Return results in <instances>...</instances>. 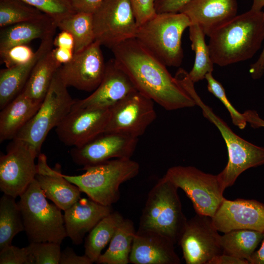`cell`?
Instances as JSON below:
<instances>
[{"label": "cell", "instance_id": "cell-21", "mask_svg": "<svg viewBox=\"0 0 264 264\" xmlns=\"http://www.w3.org/2000/svg\"><path fill=\"white\" fill-rule=\"evenodd\" d=\"M112 211L111 206L101 204L89 198H81L65 211L64 220L67 236L73 243L81 244L86 234Z\"/></svg>", "mask_w": 264, "mask_h": 264}, {"label": "cell", "instance_id": "cell-35", "mask_svg": "<svg viewBox=\"0 0 264 264\" xmlns=\"http://www.w3.org/2000/svg\"><path fill=\"white\" fill-rule=\"evenodd\" d=\"M205 79L207 80L208 91L224 105L230 113L233 124L240 129H244L247 123L244 114L239 112L232 105L221 84L214 78L212 73H208Z\"/></svg>", "mask_w": 264, "mask_h": 264}, {"label": "cell", "instance_id": "cell-6", "mask_svg": "<svg viewBox=\"0 0 264 264\" xmlns=\"http://www.w3.org/2000/svg\"><path fill=\"white\" fill-rule=\"evenodd\" d=\"M191 24L181 12L156 13L138 26L136 39L166 66L178 67L184 57L182 36Z\"/></svg>", "mask_w": 264, "mask_h": 264}, {"label": "cell", "instance_id": "cell-19", "mask_svg": "<svg viewBox=\"0 0 264 264\" xmlns=\"http://www.w3.org/2000/svg\"><path fill=\"white\" fill-rule=\"evenodd\" d=\"M133 264H179L175 244L165 236L153 231L137 230L129 257Z\"/></svg>", "mask_w": 264, "mask_h": 264}, {"label": "cell", "instance_id": "cell-4", "mask_svg": "<svg viewBox=\"0 0 264 264\" xmlns=\"http://www.w3.org/2000/svg\"><path fill=\"white\" fill-rule=\"evenodd\" d=\"M80 175H63L88 198L106 206H111L120 198L119 187L135 177L140 166L131 158H115L96 165L84 167Z\"/></svg>", "mask_w": 264, "mask_h": 264}, {"label": "cell", "instance_id": "cell-42", "mask_svg": "<svg viewBox=\"0 0 264 264\" xmlns=\"http://www.w3.org/2000/svg\"><path fill=\"white\" fill-rule=\"evenodd\" d=\"M104 0H71L72 5L76 12L93 14Z\"/></svg>", "mask_w": 264, "mask_h": 264}, {"label": "cell", "instance_id": "cell-47", "mask_svg": "<svg viewBox=\"0 0 264 264\" xmlns=\"http://www.w3.org/2000/svg\"><path fill=\"white\" fill-rule=\"evenodd\" d=\"M247 122L254 129L264 128V120L261 118L258 113L253 110H247L243 113Z\"/></svg>", "mask_w": 264, "mask_h": 264}, {"label": "cell", "instance_id": "cell-5", "mask_svg": "<svg viewBox=\"0 0 264 264\" xmlns=\"http://www.w3.org/2000/svg\"><path fill=\"white\" fill-rule=\"evenodd\" d=\"M184 88L196 105L201 108L203 116L218 128L225 142L228 162L223 170L217 175L224 190L233 185L245 170L264 164V147L253 144L236 134L225 121L202 101L193 82L186 83Z\"/></svg>", "mask_w": 264, "mask_h": 264}, {"label": "cell", "instance_id": "cell-9", "mask_svg": "<svg viewBox=\"0 0 264 264\" xmlns=\"http://www.w3.org/2000/svg\"><path fill=\"white\" fill-rule=\"evenodd\" d=\"M164 176L185 193L196 214L212 217L224 198L217 175L193 166H176L169 168Z\"/></svg>", "mask_w": 264, "mask_h": 264}, {"label": "cell", "instance_id": "cell-3", "mask_svg": "<svg viewBox=\"0 0 264 264\" xmlns=\"http://www.w3.org/2000/svg\"><path fill=\"white\" fill-rule=\"evenodd\" d=\"M177 189L165 176L158 181L148 193L137 230L157 232L178 243L187 219Z\"/></svg>", "mask_w": 264, "mask_h": 264}, {"label": "cell", "instance_id": "cell-27", "mask_svg": "<svg viewBox=\"0 0 264 264\" xmlns=\"http://www.w3.org/2000/svg\"><path fill=\"white\" fill-rule=\"evenodd\" d=\"M133 221L124 219L110 242L108 248L101 254L99 264H128L136 233Z\"/></svg>", "mask_w": 264, "mask_h": 264}, {"label": "cell", "instance_id": "cell-45", "mask_svg": "<svg viewBox=\"0 0 264 264\" xmlns=\"http://www.w3.org/2000/svg\"><path fill=\"white\" fill-rule=\"evenodd\" d=\"M51 52L54 59L61 65L70 62L74 54V50L63 47L52 48Z\"/></svg>", "mask_w": 264, "mask_h": 264}, {"label": "cell", "instance_id": "cell-39", "mask_svg": "<svg viewBox=\"0 0 264 264\" xmlns=\"http://www.w3.org/2000/svg\"><path fill=\"white\" fill-rule=\"evenodd\" d=\"M133 9L139 26L156 14L155 0H129Z\"/></svg>", "mask_w": 264, "mask_h": 264}, {"label": "cell", "instance_id": "cell-7", "mask_svg": "<svg viewBox=\"0 0 264 264\" xmlns=\"http://www.w3.org/2000/svg\"><path fill=\"white\" fill-rule=\"evenodd\" d=\"M18 202L24 231L31 242L61 244L67 237L61 209L49 203L35 178L20 196Z\"/></svg>", "mask_w": 264, "mask_h": 264}, {"label": "cell", "instance_id": "cell-14", "mask_svg": "<svg viewBox=\"0 0 264 264\" xmlns=\"http://www.w3.org/2000/svg\"><path fill=\"white\" fill-rule=\"evenodd\" d=\"M101 46L100 43L95 41L85 49L74 53L70 62L58 68L57 73L67 87L90 92L98 87L106 66Z\"/></svg>", "mask_w": 264, "mask_h": 264}, {"label": "cell", "instance_id": "cell-18", "mask_svg": "<svg viewBox=\"0 0 264 264\" xmlns=\"http://www.w3.org/2000/svg\"><path fill=\"white\" fill-rule=\"evenodd\" d=\"M136 91L129 77L113 58L106 63L105 74L98 87L87 97L75 100L72 109L111 108Z\"/></svg>", "mask_w": 264, "mask_h": 264}, {"label": "cell", "instance_id": "cell-30", "mask_svg": "<svg viewBox=\"0 0 264 264\" xmlns=\"http://www.w3.org/2000/svg\"><path fill=\"white\" fill-rule=\"evenodd\" d=\"M15 198L3 194L0 199V250L12 244L14 237L24 230L20 209Z\"/></svg>", "mask_w": 264, "mask_h": 264}, {"label": "cell", "instance_id": "cell-13", "mask_svg": "<svg viewBox=\"0 0 264 264\" xmlns=\"http://www.w3.org/2000/svg\"><path fill=\"white\" fill-rule=\"evenodd\" d=\"M209 216L198 214L187 220L178 244L187 264H208L222 253L220 235Z\"/></svg>", "mask_w": 264, "mask_h": 264}, {"label": "cell", "instance_id": "cell-12", "mask_svg": "<svg viewBox=\"0 0 264 264\" xmlns=\"http://www.w3.org/2000/svg\"><path fill=\"white\" fill-rule=\"evenodd\" d=\"M156 117L154 101L136 91L110 108V117L104 132L138 138L144 133Z\"/></svg>", "mask_w": 264, "mask_h": 264}, {"label": "cell", "instance_id": "cell-32", "mask_svg": "<svg viewBox=\"0 0 264 264\" xmlns=\"http://www.w3.org/2000/svg\"><path fill=\"white\" fill-rule=\"evenodd\" d=\"M189 31L191 48L195 57L193 66L188 74L195 83L205 79L208 73H212L214 64L211 58L208 45L205 41L206 35L200 27L197 24L192 23Z\"/></svg>", "mask_w": 264, "mask_h": 264}, {"label": "cell", "instance_id": "cell-31", "mask_svg": "<svg viewBox=\"0 0 264 264\" xmlns=\"http://www.w3.org/2000/svg\"><path fill=\"white\" fill-rule=\"evenodd\" d=\"M57 26L73 36L74 53L85 49L95 41L92 14L76 12L59 22Z\"/></svg>", "mask_w": 264, "mask_h": 264}, {"label": "cell", "instance_id": "cell-46", "mask_svg": "<svg viewBox=\"0 0 264 264\" xmlns=\"http://www.w3.org/2000/svg\"><path fill=\"white\" fill-rule=\"evenodd\" d=\"M249 71L254 79L260 78L264 74V46L258 59L250 65Z\"/></svg>", "mask_w": 264, "mask_h": 264}, {"label": "cell", "instance_id": "cell-23", "mask_svg": "<svg viewBox=\"0 0 264 264\" xmlns=\"http://www.w3.org/2000/svg\"><path fill=\"white\" fill-rule=\"evenodd\" d=\"M54 36L43 40L32 59L27 63L0 71V109L2 110L20 94L39 59L53 48Z\"/></svg>", "mask_w": 264, "mask_h": 264}, {"label": "cell", "instance_id": "cell-33", "mask_svg": "<svg viewBox=\"0 0 264 264\" xmlns=\"http://www.w3.org/2000/svg\"><path fill=\"white\" fill-rule=\"evenodd\" d=\"M45 14L22 0H0V28L39 18Z\"/></svg>", "mask_w": 264, "mask_h": 264}, {"label": "cell", "instance_id": "cell-48", "mask_svg": "<svg viewBox=\"0 0 264 264\" xmlns=\"http://www.w3.org/2000/svg\"><path fill=\"white\" fill-rule=\"evenodd\" d=\"M260 248L251 255L249 264H264V232Z\"/></svg>", "mask_w": 264, "mask_h": 264}, {"label": "cell", "instance_id": "cell-11", "mask_svg": "<svg viewBox=\"0 0 264 264\" xmlns=\"http://www.w3.org/2000/svg\"><path fill=\"white\" fill-rule=\"evenodd\" d=\"M39 154L29 144L13 139L5 154L0 157V190L15 198L24 192L35 178Z\"/></svg>", "mask_w": 264, "mask_h": 264}, {"label": "cell", "instance_id": "cell-17", "mask_svg": "<svg viewBox=\"0 0 264 264\" xmlns=\"http://www.w3.org/2000/svg\"><path fill=\"white\" fill-rule=\"evenodd\" d=\"M212 218L219 232L250 229L264 232V204L255 199L224 198Z\"/></svg>", "mask_w": 264, "mask_h": 264}, {"label": "cell", "instance_id": "cell-44", "mask_svg": "<svg viewBox=\"0 0 264 264\" xmlns=\"http://www.w3.org/2000/svg\"><path fill=\"white\" fill-rule=\"evenodd\" d=\"M208 264H249L247 260L222 253L213 258Z\"/></svg>", "mask_w": 264, "mask_h": 264}, {"label": "cell", "instance_id": "cell-29", "mask_svg": "<svg viewBox=\"0 0 264 264\" xmlns=\"http://www.w3.org/2000/svg\"><path fill=\"white\" fill-rule=\"evenodd\" d=\"M264 232L238 229L224 233L220 236V243L222 253L248 261L259 244L262 242Z\"/></svg>", "mask_w": 264, "mask_h": 264}, {"label": "cell", "instance_id": "cell-1", "mask_svg": "<svg viewBox=\"0 0 264 264\" xmlns=\"http://www.w3.org/2000/svg\"><path fill=\"white\" fill-rule=\"evenodd\" d=\"M117 65L129 77L136 90L166 110L196 105L166 66L136 38L111 49Z\"/></svg>", "mask_w": 264, "mask_h": 264}, {"label": "cell", "instance_id": "cell-15", "mask_svg": "<svg viewBox=\"0 0 264 264\" xmlns=\"http://www.w3.org/2000/svg\"><path fill=\"white\" fill-rule=\"evenodd\" d=\"M110 115V108L72 109L55 131L65 145L79 147L104 132Z\"/></svg>", "mask_w": 264, "mask_h": 264}, {"label": "cell", "instance_id": "cell-22", "mask_svg": "<svg viewBox=\"0 0 264 264\" xmlns=\"http://www.w3.org/2000/svg\"><path fill=\"white\" fill-rule=\"evenodd\" d=\"M38 159L36 179L46 198L65 211L81 198V191L62 174L50 168L44 154L41 153Z\"/></svg>", "mask_w": 264, "mask_h": 264}, {"label": "cell", "instance_id": "cell-16", "mask_svg": "<svg viewBox=\"0 0 264 264\" xmlns=\"http://www.w3.org/2000/svg\"><path fill=\"white\" fill-rule=\"evenodd\" d=\"M138 138L117 133L103 132L70 151L73 161L83 167L100 164L113 158H131Z\"/></svg>", "mask_w": 264, "mask_h": 264}, {"label": "cell", "instance_id": "cell-2", "mask_svg": "<svg viewBox=\"0 0 264 264\" xmlns=\"http://www.w3.org/2000/svg\"><path fill=\"white\" fill-rule=\"evenodd\" d=\"M214 64L224 66L252 58L264 40V13L252 9L236 16L208 36Z\"/></svg>", "mask_w": 264, "mask_h": 264}, {"label": "cell", "instance_id": "cell-26", "mask_svg": "<svg viewBox=\"0 0 264 264\" xmlns=\"http://www.w3.org/2000/svg\"><path fill=\"white\" fill-rule=\"evenodd\" d=\"M51 50L37 62L22 91L27 96L40 102L44 100L55 74L62 66L54 59Z\"/></svg>", "mask_w": 264, "mask_h": 264}, {"label": "cell", "instance_id": "cell-49", "mask_svg": "<svg viewBox=\"0 0 264 264\" xmlns=\"http://www.w3.org/2000/svg\"><path fill=\"white\" fill-rule=\"evenodd\" d=\"M264 8V0H253L251 9L262 11Z\"/></svg>", "mask_w": 264, "mask_h": 264}, {"label": "cell", "instance_id": "cell-28", "mask_svg": "<svg viewBox=\"0 0 264 264\" xmlns=\"http://www.w3.org/2000/svg\"><path fill=\"white\" fill-rule=\"evenodd\" d=\"M124 219L120 213L113 211L89 231L85 240V255L92 263L97 262L102 250L110 242Z\"/></svg>", "mask_w": 264, "mask_h": 264}, {"label": "cell", "instance_id": "cell-40", "mask_svg": "<svg viewBox=\"0 0 264 264\" xmlns=\"http://www.w3.org/2000/svg\"><path fill=\"white\" fill-rule=\"evenodd\" d=\"M191 0H155L156 13H178Z\"/></svg>", "mask_w": 264, "mask_h": 264}, {"label": "cell", "instance_id": "cell-10", "mask_svg": "<svg viewBox=\"0 0 264 264\" xmlns=\"http://www.w3.org/2000/svg\"><path fill=\"white\" fill-rule=\"evenodd\" d=\"M95 41L111 50L136 38L138 26L129 0H104L93 14Z\"/></svg>", "mask_w": 264, "mask_h": 264}, {"label": "cell", "instance_id": "cell-38", "mask_svg": "<svg viewBox=\"0 0 264 264\" xmlns=\"http://www.w3.org/2000/svg\"><path fill=\"white\" fill-rule=\"evenodd\" d=\"M0 264H34L29 246L19 248L11 244L0 249Z\"/></svg>", "mask_w": 264, "mask_h": 264}, {"label": "cell", "instance_id": "cell-25", "mask_svg": "<svg viewBox=\"0 0 264 264\" xmlns=\"http://www.w3.org/2000/svg\"><path fill=\"white\" fill-rule=\"evenodd\" d=\"M42 102L22 92L3 108L0 113V141L13 139L35 114Z\"/></svg>", "mask_w": 264, "mask_h": 264}, {"label": "cell", "instance_id": "cell-24", "mask_svg": "<svg viewBox=\"0 0 264 264\" xmlns=\"http://www.w3.org/2000/svg\"><path fill=\"white\" fill-rule=\"evenodd\" d=\"M56 22L48 15L15 23L0 30V51L21 44H27L35 39L43 40L54 36Z\"/></svg>", "mask_w": 264, "mask_h": 264}, {"label": "cell", "instance_id": "cell-36", "mask_svg": "<svg viewBox=\"0 0 264 264\" xmlns=\"http://www.w3.org/2000/svg\"><path fill=\"white\" fill-rule=\"evenodd\" d=\"M61 244L54 242H31L28 245L34 264H59Z\"/></svg>", "mask_w": 264, "mask_h": 264}, {"label": "cell", "instance_id": "cell-34", "mask_svg": "<svg viewBox=\"0 0 264 264\" xmlns=\"http://www.w3.org/2000/svg\"><path fill=\"white\" fill-rule=\"evenodd\" d=\"M52 18L57 24L75 13L71 0H22Z\"/></svg>", "mask_w": 264, "mask_h": 264}, {"label": "cell", "instance_id": "cell-41", "mask_svg": "<svg viewBox=\"0 0 264 264\" xmlns=\"http://www.w3.org/2000/svg\"><path fill=\"white\" fill-rule=\"evenodd\" d=\"M90 259L84 254L79 256L73 249L67 247L61 252L59 264H91Z\"/></svg>", "mask_w": 264, "mask_h": 264}, {"label": "cell", "instance_id": "cell-20", "mask_svg": "<svg viewBox=\"0 0 264 264\" xmlns=\"http://www.w3.org/2000/svg\"><path fill=\"white\" fill-rule=\"evenodd\" d=\"M237 0H191L179 12L185 14L191 24H198L209 36L216 28L237 14Z\"/></svg>", "mask_w": 264, "mask_h": 264}, {"label": "cell", "instance_id": "cell-43", "mask_svg": "<svg viewBox=\"0 0 264 264\" xmlns=\"http://www.w3.org/2000/svg\"><path fill=\"white\" fill-rule=\"evenodd\" d=\"M74 40L71 33L66 30L61 31L54 38L53 44L55 47H63L74 50Z\"/></svg>", "mask_w": 264, "mask_h": 264}, {"label": "cell", "instance_id": "cell-37", "mask_svg": "<svg viewBox=\"0 0 264 264\" xmlns=\"http://www.w3.org/2000/svg\"><path fill=\"white\" fill-rule=\"evenodd\" d=\"M35 53L27 44L17 45L0 51V61L6 68L12 67L27 63Z\"/></svg>", "mask_w": 264, "mask_h": 264}, {"label": "cell", "instance_id": "cell-8", "mask_svg": "<svg viewBox=\"0 0 264 264\" xmlns=\"http://www.w3.org/2000/svg\"><path fill=\"white\" fill-rule=\"evenodd\" d=\"M67 88L56 72L40 107L13 139L28 143L40 154L49 132L60 124L74 104Z\"/></svg>", "mask_w": 264, "mask_h": 264}]
</instances>
